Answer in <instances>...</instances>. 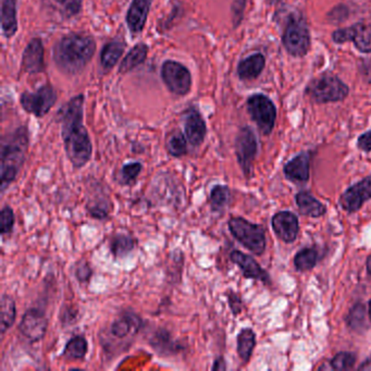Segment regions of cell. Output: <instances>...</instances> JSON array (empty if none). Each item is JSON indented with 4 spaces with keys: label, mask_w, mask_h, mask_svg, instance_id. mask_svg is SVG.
<instances>
[{
    "label": "cell",
    "mask_w": 371,
    "mask_h": 371,
    "mask_svg": "<svg viewBox=\"0 0 371 371\" xmlns=\"http://www.w3.org/2000/svg\"><path fill=\"white\" fill-rule=\"evenodd\" d=\"M356 363V355L350 352H341L331 359L330 365L334 370H350Z\"/></svg>",
    "instance_id": "36"
},
{
    "label": "cell",
    "mask_w": 371,
    "mask_h": 371,
    "mask_svg": "<svg viewBox=\"0 0 371 371\" xmlns=\"http://www.w3.org/2000/svg\"><path fill=\"white\" fill-rule=\"evenodd\" d=\"M349 86L334 74H322L306 87V94L317 104H329L344 101L349 95Z\"/></svg>",
    "instance_id": "5"
},
{
    "label": "cell",
    "mask_w": 371,
    "mask_h": 371,
    "mask_svg": "<svg viewBox=\"0 0 371 371\" xmlns=\"http://www.w3.org/2000/svg\"><path fill=\"white\" fill-rule=\"evenodd\" d=\"M357 147L365 153L371 152V131L361 134L357 139Z\"/></svg>",
    "instance_id": "44"
},
{
    "label": "cell",
    "mask_w": 371,
    "mask_h": 371,
    "mask_svg": "<svg viewBox=\"0 0 371 371\" xmlns=\"http://www.w3.org/2000/svg\"><path fill=\"white\" fill-rule=\"evenodd\" d=\"M257 153L258 141L255 132L250 126H243L235 139V155L246 178L250 177Z\"/></svg>",
    "instance_id": "8"
},
{
    "label": "cell",
    "mask_w": 371,
    "mask_h": 371,
    "mask_svg": "<svg viewBox=\"0 0 371 371\" xmlns=\"http://www.w3.org/2000/svg\"><path fill=\"white\" fill-rule=\"evenodd\" d=\"M149 345L160 356H170L179 353L182 345L172 338L171 334L166 328H158L148 338Z\"/></svg>",
    "instance_id": "21"
},
{
    "label": "cell",
    "mask_w": 371,
    "mask_h": 371,
    "mask_svg": "<svg viewBox=\"0 0 371 371\" xmlns=\"http://www.w3.org/2000/svg\"><path fill=\"white\" fill-rule=\"evenodd\" d=\"M371 200V175L346 189L340 198V205L345 212H356L367 200Z\"/></svg>",
    "instance_id": "13"
},
{
    "label": "cell",
    "mask_w": 371,
    "mask_h": 371,
    "mask_svg": "<svg viewBox=\"0 0 371 371\" xmlns=\"http://www.w3.org/2000/svg\"><path fill=\"white\" fill-rule=\"evenodd\" d=\"M74 275H76V280L80 283L89 282L91 280L92 275H93V269H92L89 261L81 260L76 267Z\"/></svg>",
    "instance_id": "40"
},
{
    "label": "cell",
    "mask_w": 371,
    "mask_h": 371,
    "mask_svg": "<svg viewBox=\"0 0 371 371\" xmlns=\"http://www.w3.org/2000/svg\"><path fill=\"white\" fill-rule=\"evenodd\" d=\"M367 271H368L369 275H371V255L367 258Z\"/></svg>",
    "instance_id": "47"
},
{
    "label": "cell",
    "mask_w": 371,
    "mask_h": 371,
    "mask_svg": "<svg viewBox=\"0 0 371 371\" xmlns=\"http://www.w3.org/2000/svg\"><path fill=\"white\" fill-rule=\"evenodd\" d=\"M187 141L185 134L179 130L171 132L166 139V149L168 154L175 158L185 156L187 154Z\"/></svg>",
    "instance_id": "31"
},
{
    "label": "cell",
    "mask_w": 371,
    "mask_h": 371,
    "mask_svg": "<svg viewBox=\"0 0 371 371\" xmlns=\"http://www.w3.org/2000/svg\"><path fill=\"white\" fill-rule=\"evenodd\" d=\"M266 66L263 53H254L240 61L238 64V76L243 81L255 80L261 74Z\"/></svg>",
    "instance_id": "22"
},
{
    "label": "cell",
    "mask_w": 371,
    "mask_h": 371,
    "mask_svg": "<svg viewBox=\"0 0 371 371\" xmlns=\"http://www.w3.org/2000/svg\"><path fill=\"white\" fill-rule=\"evenodd\" d=\"M273 229L275 235L284 243H292L296 240L300 231L298 218L291 212H280L273 216Z\"/></svg>",
    "instance_id": "16"
},
{
    "label": "cell",
    "mask_w": 371,
    "mask_h": 371,
    "mask_svg": "<svg viewBox=\"0 0 371 371\" xmlns=\"http://www.w3.org/2000/svg\"><path fill=\"white\" fill-rule=\"evenodd\" d=\"M89 351V344L82 336H74L67 342L62 352L63 359L67 361H81Z\"/></svg>",
    "instance_id": "28"
},
{
    "label": "cell",
    "mask_w": 371,
    "mask_h": 371,
    "mask_svg": "<svg viewBox=\"0 0 371 371\" xmlns=\"http://www.w3.org/2000/svg\"><path fill=\"white\" fill-rule=\"evenodd\" d=\"M332 41L336 44L352 42L357 51L371 53V26L359 22L349 28H340L332 33Z\"/></svg>",
    "instance_id": "12"
},
{
    "label": "cell",
    "mask_w": 371,
    "mask_h": 371,
    "mask_svg": "<svg viewBox=\"0 0 371 371\" xmlns=\"http://www.w3.org/2000/svg\"><path fill=\"white\" fill-rule=\"evenodd\" d=\"M212 370H225L227 364H225V359L223 357H218L214 365H212Z\"/></svg>",
    "instance_id": "46"
},
{
    "label": "cell",
    "mask_w": 371,
    "mask_h": 371,
    "mask_svg": "<svg viewBox=\"0 0 371 371\" xmlns=\"http://www.w3.org/2000/svg\"><path fill=\"white\" fill-rule=\"evenodd\" d=\"M236 351L239 357L242 359L243 363L246 364L250 361L252 352L256 345V334L250 328H244L240 331L236 338Z\"/></svg>",
    "instance_id": "25"
},
{
    "label": "cell",
    "mask_w": 371,
    "mask_h": 371,
    "mask_svg": "<svg viewBox=\"0 0 371 371\" xmlns=\"http://www.w3.org/2000/svg\"><path fill=\"white\" fill-rule=\"evenodd\" d=\"M147 53H148V47L146 44L139 43L134 46L122 60L119 68L120 74H128L141 66V63L146 60Z\"/></svg>",
    "instance_id": "26"
},
{
    "label": "cell",
    "mask_w": 371,
    "mask_h": 371,
    "mask_svg": "<svg viewBox=\"0 0 371 371\" xmlns=\"http://www.w3.org/2000/svg\"><path fill=\"white\" fill-rule=\"evenodd\" d=\"M49 328V319L41 309H28L19 323V331L31 343H36L45 338Z\"/></svg>",
    "instance_id": "11"
},
{
    "label": "cell",
    "mask_w": 371,
    "mask_h": 371,
    "mask_svg": "<svg viewBox=\"0 0 371 371\" xmlns=\"http://www.w3.org/2000/svg\"><path fill=\"white\" fill-rule=\"evenodd\" d=\"M227 302H229V306H230L233 316L240 315L243 309L242 300H241L240 296L235 293V292H233V291H230V292L227 294Z\"/></svg>",
    "instance_id": "42"
},
{
    "label": "cell",
    "mask_w": 371,
    "mask_h": 371,
    "mask_svg": "<svg viewBox=\"0 0 371 371\" xmlns=\"http://www.w3.org/2000/svg\"><path fill=\"white\" fill-rule=\"evenodd\" d=\"M346 321L354 330H361L366 321V309L363 304H356L350 311Z\"/></svg>",
    "instance_id": "37"
},
{
    "label": "cell",
    "mask_w": 371,
    "mask_h": 371,
    "mask_svg": "<svg viewBox=\"0 0 371 371\" xmlns=\"http://www.w3.org/2000/svg\"><path fill=\"white\" fill-rule=\"evenodd\" d=\"M22 68L26 74H42L45 70L44 46L41 38H33L24 49L22 56Z\"/></svg>",
    "instance_id": "18"
},
{
    "label": "cell",
    "mask_w": 371,
    "mask_h": 371,
    "mask_svg": "<svg viewBox=\"0 0 371 371\" xmlns=\"http://www.w3.org/2000/svg\"><path fill=\"white\" fill-rule=\"evenodd\" d=\"M227 227L233 238L255 255H261L266 250V234L264 227L250 223L242 217L229 220Z\"/></svg>",
    "instance_id": "6"
},
{
    "label": "cell",
    "mask_w": 371,
    "mask_h": 371,
    "mask_svg": "<svg viewBox=\"0 0 371 371\" xmlns=\"http://www.w3.org/2000/svg\"><path fill=\"white\" fill-rule=\"evenodd\" d=\"M83 95L74 97L59 110L64 150L74 169H82L93 155L89 132L83 124Z\"/></svg>",
    "instance_id": "1"
},
{
    "label": "cell",
    "mask_w": 371,
    "mask_h": 371,
    "mask_svg": "<svg viewBox=\"0 0 371 371\" xmlns=\"http://www.w3.org/2000/svg\"><path fill=\"white\" fill-rule=\"evenodd\" d=\"M152 3L153 0H132L126 13V24L133 35L141 33L144 28Z\"/></svg>",
    "instance_id": "19"
},
{
    "label": "cell",
    "mask_w": 371,
    "mask_h": 371,
    "mask_svg": "<svg viewBox=\"0 0 371 371\" xmlns=\"http://www.w3.org/2000/svg\"><path fill=\"white\" fill-rule=\"evenodd\" d=\"M76 315H78V311L72 309V306H64L60 311L59 319L62 325H71L76 320Z\"/></svg>",
    "instance_id": "43"
},
{
    "label": "cell",
    "mask_w": 371,
    "mask_h": 371,
    "mask_svg": "<svg viewBox=\"0 0 371 371\" xmlns=\"http://www.w3.org/2000/svg\"><path fill=\"white\" fill-rule=\"evenodd\" d=\"M162 78L171 93L184 96L191 91L192 76L189 69L178 61H164L162 68Z\"/></svg>",
    "instance_id": "9"
},
{
    "label": "cell",
    "mask_w": 371,
    "mask_h": 371,
    "mask_svg": "<svg viewBox=\"0 0 371 371\" xmlns=\"http://www.w3.org/2000/svg\"><path fill=\"white\" fill-rule=\"evenodd\" d=\"M1 318H0V331L1 336H5L17 318V306L15 300L7 294L1 296Z\"/></svg>",
    "instance_id": "29"
},
{
    "label": "cell",
    "mask_w": 371,
    "mask_h": 371,
    "mask_svg": "<svg viewBox=\"0 0 371 371\" xmlns=\"http://www.w3.org/2000/svg\"><path fill=\"white\" fill-rule=\"evenodd\" d=\"M369 317H370L371 320V302L370 304H369Z\"/></svg>",
    "instance_id": "48"
},
{
    "label": "cell",
    "mask_w": 371,
    "mask_h": 371,
    "mask_svg": "<svg viewBox=\"0 0 371 371\" xmlns=\"http://www.w3.org/2000/svg\"><path fill=\"white\" fill-rule=\"evenodd\" d=\"M283 47L291 56L304 57L311 49V32L307 21L300 11L288 15L282 35Z\"/></svg>",
    "instance_id": "4"
},
{
    "label": "cell",
    "mask_w": 371,
    "mask_h": 371,
    "mask_svg": "<svg viewBox=\"0 0 371 371\" xmlns=\"http://www.w3.org/2000/svg\"><path fill=\"white\" fill-rule=\"evenodd\" d=\"M141 328V318L133 311H124L109 327V336L116 340L134 338Z\"/></svg>",
    "instance_id": "15"
},
{
    "label": "cell",
    "mask_w": 371,
    "mask_h": 371,
    "mask_svg": "<svg viewBox=\"0 0 371 371\" xmlns=\"http://www.w3.org/2000/svg\"><path fill=\"white\" fill-rule=\"evenodd\" d=\"M311 153L305 152L294 157L283 168L286 179L296 183H305L311 177Z\"/></svg>",
    "instance_id": "20"
},
{
    "label": "cell",
    "mask_w": 371,
    "mask_h": 371,
    "mask_svg": "<svg viewBox=\"0 0 371 371\" xmlns=\"http://www.w3.org/2000/svg\"><path fill=\"white\" fill-rule=\"evenodd\" d=\"M296 205L302 215L311 218L322 217L326 214L327 208L309 192L297 193L295 197Z\"/></svg>",
    "instance_id": "24"
},
{
    "label": "cell",
    "mask_w": 371,
    "mask_h": 371,
    "mask_svg": "<svg viewBox=\"0 0 371 371\" xmlns=\"http://www.w3.org/2000/svg\"><path fill=\"white\" fill-rule=\"evenodd\" d=\"M55 3L60 8L61 12L64 17H74L81 11V0H53Z\"/></svg>",
    "instance_id": "39"
},
{
    "label": "cell",
    "mask_w": 371,
    "mask_h": 371,
    "mask_svg": "<svg viewBox=\"0 0 371 371\" xmlns=\"http://www.w3.org/2000/svg\"><path fill=\"white\" fill-rule=\"evenodd\" d=\"M246 0H232V19L233 26L234 28H238L243 20V15H244V10H245Z\"/></svg>",
    "instance_id": "41"
},
{
    "label": "cell",
    "mask_w": 371,
    "mask_h": 371,
    "mask_svg": "<svg viewBox=\"0 0 371 371\" xmlns=\"http://www.w3.org/2000/svg\"><path fill=\"white\" fill-rule=\"evenodd\" d=\"M15 223V212L10 206H5L0 212V232L1 235L10 234Z\"/></svg>",
    "instance_id": "38"
},
{
    "label": "cell",
    "mask_w": 371,
    "mask_h": 371,
    "mask_svg": "<svg viewBox=\"0 0 371 371\" xmlns=\"http://www.w3.org/2000/svg\"><path fill=\"white\" fill-rule=\"evenodd\" d=\"M347 10V8L345 6L341 5L338 6V7L334 8L332 10L329 12L328 18L329 20H334V22H342V19L340 18V13L343 12V11Z\"/></svg>",
    "instance_id": "45"
},
{
    "label": "cell",
    "mask_w": 371,
    "mask_h": 371,
    "mask_svg": "<svg viewBox=\"0 0 371 371\" xmlns=\"http://www.w3.org/2000/svg\"><path fill=\"white\" fill-rule=\"evenodd\" d=\"M134 248H135V240L132 238L131 235L116 234L110 239V242H109L110 252L116 259L129 255Z\"/></svg>",
    "instance_id": "30"
},
{
    "label": "cell",
    "mask_w": 371,
    "mask_h": 371,
    "mask_svg": "<svg viewBox=\"0 0 371 371\" xmlns=\"http://www.w3.org/2000/svg\"><path fill=\"white\" fill-rule=\"evenodd\" d=\"M248 112L264 135H269L275 128L277 108L264 94H254L248 99Z\"/></svg>",
    "instance_id": "7"
},
{
    "label": "cell",
    "mask_w": 371,
    "mask_h": 371,
    "mask_svg": "<svg viewBox=\"0 0 371 371\" xmlns=\"http://www.w3.org/2000/svg\"><path fill=\"white\" fill-rule=\"evenodd\" d=\"M96 51V43L87 34H70L53 47V61L59 70L68 76L80 74L89 64Z\"/></svg>",
    "instance_id": "2"
},
{
    "label": "cell",
    "mask_w": 371,
    "mask_h": 371,
    "mask_svg": "<svg viewBox=\"0 0 371 371\" xmlns=\"http://www.w3.org/2000/svg\"><path fill=\"white\" fill-rule=\"evenodd\" d=\"M317 263H318V252L313 248H304L294 257V266L298 271L311 270Z\"/></svg>",
    "instance_id": "33"
},
{
    "label": "cell",
    "mask_w": 371,
    "mask_h": 371,
    "mask_svg": "<svg viewBox=\"0 0 371 371\" xmlns=\"http://www.w3.org/2000/svg\"><path fill=\"white\" fill-rule=\"evenodd\" d=\"M143 164L139 162H129L122 166L119 172V181L121 185H131L141 175Z\"/></svg>",
    "instance_id": "35"
},
{
    "label": "cell",
    "mask_w": 371,
    "mask_h": 371,
    "mask_svg": "<svg viewBox=\"0 0 371 371\" xmlns=\"http://www.w3.org/2000/svg\"><path fill=\"white\" fill-rule=\"evenodd\" d=\"M112 205L109 200L105 197L94 198L89 200L86 205V210L91 217L97 220H105L108 218L109 214L112 212Z\"/></svg>",
    "instance_id": "34"
},
{
    "label": "cell",
    "mask_w": 371,
    "mask_h": 371,
    "mask_svg": "<svg viewBox=\"0 0 371 371\" xmlns=\"http://www.w3.org/2000/svg\"><path fill=\"white\" fill-rule=\"evenodd\" d=\"M183 126L189 144L200 147L207 134V126L200 112L194 107H189L183 114Z\"/></svg>",
    "instance_id": "14"
},
{
    "label": "cell",
    "mask_w": 371,
    "mask_h": 371,
    "mask_svg": "<svg viewBox=\"0 0 371 371\" xmlns=\"http://www.w3.org/2000/svg\"><path fill=\"white\" fill-rule=\"evenodd\" d=\"M230 259L233 264L240 268L243 275L246 279L261 281L266 284L270 283L269 275L264 270L263 268L260 267L259 264L252 256L244 254L240 250H233L230 254Z\"/></svg>",
    "instance_id": "17"
},
{
    "label": "cell",
    "mask_w": 371,
    "mask_h": 371,
    "mask_svg": "<svg viewBox=\"0 0 371 371\" xmlns=\"http://www.w3.org/2000/svg\"><path fill=\"white\" fill-rule=\"evenodd\" d=\"M126 45L120 41L109 42L101 53V67L105 71H110L121 58Z\"/></svg>",
    "instance_id": "27"
},
{
    "label": "cell",
    "mask_w": 371,
    "mask_h": 371,
    "mask_svg": "<svg viewBox=\"0 0 371 371\" xmlns=\"http://www.w3.org/2000/svg\"><path fill=\"white\" fill-rule=\"evenodd\" d=\"M28 148V131L26 126L6 135L1 141L0 171H1V192L10 187L18 177L26 162Z\"/></svg>",
    "instance_id": "3"
},
{
    "label": "cell",
    "mask_w": 371,
    "mask_h": 371,
    "mask_svg": "<svg viewBox=\"0 0 371 371\" xmlns=\"http://www.w3.org/2000/svg\"><path fill=\"white\" fill-rule=\"evenodd\" d=\"M56 91L51 85L42 86L35 93L26 92L21 95L20 98L22 108L38 118L49 114L53 105L56 104Z\"/></svg>",
    "instance_id": "10"
},
{
    "label": "cell",
    "mask_w": 371,
    "mask_h": 371,
    "mask_svg": "<svg viewBox=\"0 0 371 371\" xmlns=\"http://www.w3.org/2000/svg\"><path fill=\"white\" fill-rule=\"evenodd\" d=\"M18 0H1V30L7 38H11L18 31L17 18Z\"/></svg>",
    "instance_id": "23"
},
{
    "label": "cell",
    "mask_w": 371,
    "mask_h": 371,
    "mask_svg": "<svg viewBox=\"0 0 371 371\" xmlns=\"http://www.w3.org/2000/svg\"><path fill=\"white\" fill-rule=\"evenodd\" d=\"M231 191L227 185L217 184L212 187L209 194V205L212 212H219L230 202Z\"/></svg>",
    "instance_id": "32"
}]
</instances>
